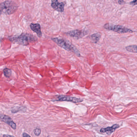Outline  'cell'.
Listing matches in <instances>:
<instances>
[{
    "label": "cell",
    "mask_w": 137,
    "mask_h": 137,
    "mask_svg": "<svg viewBox=\"0 0 137 137\" xmlns=\"http://www.w3.org/2000/svg\"><path fill=\"white\" fill-rule=\"evenodd\" d=\"M17 4L11 1H7L0 4V11L7 14H12L17 9Z\"/></svg>",
    "instance_id": "2"
},
{
    "label": "cell",
    "mask_w": 137,
    "mask_h": 137,
    "mask_svg": "<svg viewBox=\"0 0 137 137\" xmlns=\"http://www.w3.org/2000/svg\"><path fill=\"white\" fill-rule=\"evenodd\" d=\"M33 132L36 136H39L41 133V130L39 128H36L33 130Z\"/></svg>",
    "instance_id": "14"
},
{
    "label": "cell",
    "mask_w": 137,
    "mask_h": 137,
    "mask_svg": "<svg viewBox=\"0 0 137 137\" xmlns=\"http://www.w3.org/2000/svg\"><path fill=\"white\" fill-rule=\"evenodd\" d=\"M83 100L82 98L77 97H70L68 96L59 95L56 96L55 99L54 101H69L74 103L81 102L83 101Z\"/></svg>",
    "instance_id": "5"
},
{
    "label": "cell",
    "mask_w": 137,
    "mask_h": 137,
    "mask_svg": "<svg viewBox=\"0 0 137 137\" xmlns=\"http://www.w3.org/2000/svg\"><path fill=\"white\" fill-rule=\"evenodd\" d=\"M31 29L33 31L36 33L37 36L41 37L42 35V32L41 30V27L38 23H31L30 25Z\"/></svg>",
    "instance_id": "10"
},
{
    "label": "cell",
    "mask_w": 137,
    "mask_h": 137,
    "mask_svg": "<svg viewBox=\"0 0 137 137\" xmlns=\"http://www.w3.org/2000/svg\"><path fill=\"white\" fill-rule=\"evenodd\" d=\"M125 49L127 51L130 52L136 53L137 52V46L136 45L128 46L126 47Z\"/></svg>",
    "instance_id": "12"
},
{
    "label": "cell",
    "mask_w": 137,
    "mask_h": 137,
    "mask_svg": "<svg viewBox=\"0 0 137 137\" xmlns=\"http://www.w3.org/2000/svg\"><path fill=\"white\" fill-rule=\"evenodd\" d=\"M22 136L23 137H31V136L30 135L25 133H23Z\"/></svg>",
    "instance_id": "16"
},
{
    "label": "cell",
    "mask_w": 137,
    "mask_h": 137,
    "mask_svg": "<svg viewBox=\"0 0 137 137\" xmlns=\"http://www.w3.org/2000/svg\"><path fill=\"white\" fill-rule=\"evenodd\" d=\"M51 6L56 11L63 12L64 10L65 3H60L58 0H51Z\"/></svg>",
    "instance_id": "7"
},
{
    "label": "cell",
    "mask_w": 137,
    "mask_h": 137,
    "mask_svg": "<svg viewBox=\"0 0 137 137\" xmlns=\"http://www.w3.org/2000/svg\"><path fill=\"white\" fill-rule=\"evenodd\" d=\"M101 33H100L93 34L90 35V38L92 41L94 43H97L101 37Z\"/></svg>",
    "instance_id": "11"
},
{
    "label": "cell",
    "mask_w": 137,
    "mask_h": 137,
    "mask_svg": "<svg viewBox=\"0 0 137 137\" xmlns=\"http://www.w3.org/2000/svg\"><path fill=\"white\" fill-rule=\"evenodd\" d=\"M104 27L105 29L113 31L114 32L119 33H132L133 32V31L131 29L119 25H110V24L107 23L104 25Z\"/></svg>",
    "instance_id": "4"
},
{
    "label": "cell",
    "mask_w": 137,
    "mask_h": 137,
    "mask_svg": "<svg viewBox=\"0 0 137 137\" xmlns=\"http://www.w3.org/2000/svg\"><path fill=\"white\" fill-rule=\"evenodd\" d=\"M86 31H82L79 30L78 29L70 31L66 33V34L69 35L71 37H74L76 39H79L82 38L85 35H86L87 33Z\"/></svg>",
    "instance_id": "6"
},
{
    "label": "cell",
    "mask_w": 137,
    "mask_h": 137,
    "mask_svg": "<svg viewBox=\"0 0 137 137\" xmlns=\"http://www.w3.org/2000/svg\"><path fill=\"white\" fill-rule=\"evenodd\" d=\"M3 73L4 76L6 77L9 78L12 74V71L11 70L9 69L8 68H5L3 70Z\"/></svg>",
    "instance_id": "13"
},
{
    "label": "cell",
    "mask_w": 137,
    "mask_h": 137,
    "mask_svg": "<svg viewBox=\"0 0 137 137\" xmlns=\"http://www.w3.org/2000/svg\"><path fill=\"white\" fill-rule=\"evenodd\" d=\"M0 120L8 125L13 129L16 128V124L10 117L3 114H0Z\"/></svg>",
    "instance_id": "8"
},
{
    "label": "cell",
    "mask_w": 137,
    "mask_h": 137,
    "mask_svg": "<svg viewBox=\"0 0 137 137\" xmlns=\"http://www.w3.org/2000/svg\"><path fill=\"white\" fill-rule=\"evenodd\" d=\"M3 136H9V137H11V136H11V135H3Z\"/></svg>",
    "instance_id": "18"
},
{
    "label": "cell",
    "mask_w": 137,
    "mask_h": 137,
    "mask_svg": "<svg viewBox=\"0 0 137 137\" xmlns=\"http://www.w3.org/2000/svg\"><path fill=\"white\" fill-rule=\"evenodd\" d=\"M119 127V125L117 124H115L111 126L108 127L106 128H102L100 129V132L101 133H106L107 134H110L114 132L115 130Z\"/></svg>",
    "instance_id": "9"
},
{
    "label": "cell",
    "mask_w": 137,
    "mask_h": 137,
    "mask_svg": "<svg viewBox=\"0 0 137 137\" xmlns=\"http://www.w3.org/2000/svg\"><path fill=\"white\" fill-rule=\"evenodd\" d=\"M35 40V38L33 35L27 33H22L20 36L13 39V40L17 42V43L25 46L27 45L30 42Z\"/></svg>",
    "instance_id": "3"
},
{
    "label": "cell",
    "mask_w": 137,
    "mask_h": 137,
    "mask_svg": "<svg viewBox=\"0 0 137 137\" xmlns=\"http://www.w3.org/2000/svg\"><path fill=\"white\" fill-rule=\"evenodd\" d=\"M118 3L120 4H124L125 2L123 1V0H119Z\"/></svg>",
    "instance_id": "17"
},
{
    "label": "cell",
    "mask_w": 137,
    "mask_h": 137,
    "mask_svg": "<svg viewBox=\"0 0 137 137\" xmlns=\"http://www.w3.org/2000/svg\"><path fill=\"white\" fill-rule=\"evenodd\" d=\"M51 40L55 42L60 47H62L64 50L68 51H73L77 56H80V54L76 48H75L72 45H71L69 42H68V41L58 37L52 38Z\"/></svg>",
    "instance_id": "1"
},
{
    "label": "cell",
    "mask_w": 137,
    "mask_h": 137,
    "mask_svg": "<svg viewBox=\"0 0 137 137\" xmlns=\"http://www.w3.org/2000/svg\"><path fill=\"white\" fill-rule=\"evenodd\" d=\"M130 4L133 6L136 5L137 4V0H133L132 1L130 2Z\"/></svg>",
    "instance_id": "15"
},
{
    "label": "cell",
    "mask_w": 137,
    "mask_h": 137,
    "mask_svg": "<svg viewBox=\"0 0 137 137\" xmlns=\"http://www.w3.org/2000/svg\"><path fill=\"white\" fill-rule=\"evenodd\" d=\"M2 13V12L1 11H0V15H1V14Z\"/></svg>",
    "instance_id": "19"
}]
</instances>
